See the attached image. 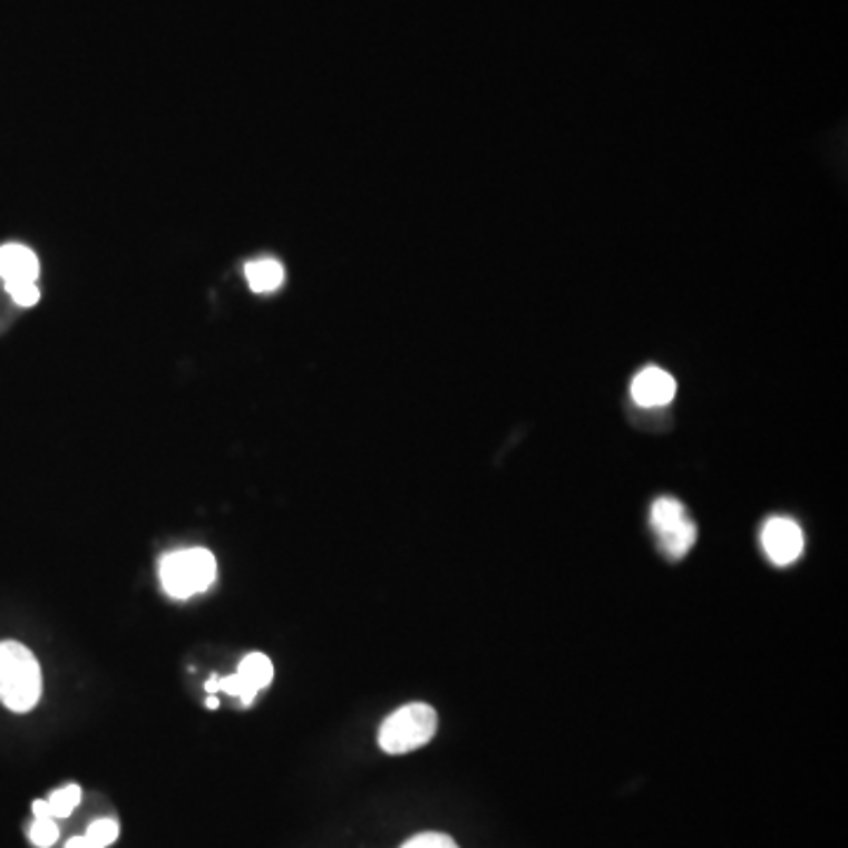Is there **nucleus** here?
<instances>
[{
	"label": "nucleus",
	"mask_w": 848,
	"mask_h": 848,
	"mask_svg": "<svg viewBox=\"0 0 848 848\" xmlns=\"http://www.w3.org/2000/svg\"><path fill=\"white\" fill-rule=\"evenodd\" d=\"M31 809H33V816H36V818H52V816H50L48 799H36Z\"/></svg>",
	"instance_id": "nucleus-16"
},
{
	"label": "nucleus",
	"mask_w": 848,
	"mask_h": 848,
	"mask_svg": "<svg viewBox=\"0 0 848 848\" xmlns=\"http://www.w3.org/2000/svg\"><path fill=\"white\" fill-rule=\"evenodd\" d=\"M401 848H460L458 841L444 832H420L410 837Z\"/></svg>",
	"instance_id": "nucleus-14"
},
{
	"label": "nucleus",
	"mask_w": 848,
	"mask_h": 848,
	"mask_svg": "<svg viewBox=\"0 0 848 848\" xmlns=\"http://www.w3.org/2000/svg\"><path fill=\"white\" fill-rule=\"evenodd\" d=\"M43 695L36 655L19 641H0V702L17 714L31 712Z\"/></svg>",
	"instance_id": "nucleus-1"
},
{
	"label": "nucleus",
	"mask_w": 848,
	"mask_h": 848,
	"mask_svg": "<svg viewBox=\"0 0 848 848\" xmlns=\"http://www.w3.org/2000/svg\"><path fill=\"white\" fill-rule=\"evenodd\" d=\"M38 276H40V262L31 247L22 243H8L0 247V281L36 283Z\"/></svg>",
	"instance_id": "nucleus-6"
},
{
	"label": "nucleus",
	"mask_w": 848,
	"mask_h": 848,
	"mask_svg": "<svg viewBox=\"0 0 848 848\" xmlns=\"http://www.w3.org/2000/svg\"><path fill=\"white\" fill-rule=\"evenodd\" d=\"M236 674L245 681V686H251L255 693L266 689L274 679V665L264 653H251L241 660Z\"/></svg>",
	"instance_id": "nucleus-9"
},
{
	"label": "nucleus",
	"mask_w": 848,
	"mask_h": 848,
	"mask_svg": "<svg viewBox=\"0 0 848 848\" xmlns=\"http://www.w3.org/2000/svg\"><path fill=\"white\" fill-rule=\"evenodd\" d=\"M205 705H208L211 710H217V708H220V700H217V695H211V698H208V702H205Z\"/></svg>",
	"instance_id": "nucleus-18"
},
{
	"label": "nucleus",
	"mask_w": 848,
	"mask_h": 848,
	"mask_svg": "<svg viewBox=\"0 0 848 848\" xmlns=\"http://www.w3.org/2000/svg\"><path fill=\"white\" fill-rule=\"evenodd\" d=\"M676 394V382L667 370L649 365L632 380V399L641 408L667 406Z\"/></svg>",
	"instance_id": "nucleus-5"
},
{
	"label": "nucleus",
	"mask_w": 848,
	"mask_h": 848,
	"mask_svg": "<svg viewBox=\"0 0 848 848\" xmlns=\"http://www.w3.org/2000/svg\"><path fill=\"white\" fill-rule=\"evenodd\" d=\"M158 575L165 594L184 602V598L208 592L215 585L217 558L205 547L177 549L160 558Z\"/></svg>",
	"instance_id": "nucleus-2"
},
{
	"label": "nucleus",
	"mask_w": 848,
	"mask_h": 848,
	"mask_svg": "<svg viewBox=\"0 0 848 848\" xmlns=\"http://www.w3.org/2000/svg\"><path fill=\"white\" fill-rule=\"evenodd\" d=\"M82 801V790L78 788V784H67V788H59L50 795L48 799V806H50V816L55 820L59 818H69L76 806Z\"/></svg>",
	"instance_id": "nucleus-11"
},
{
	"label": "nucleus",
	"mask_w": 848,
	"mask_h": 848,
	"mask_svg": "<svg viewBox=\"0 0 848 848\" xmlns=\"http://www.w3.org/2000/svg\"><path fill=\"white\" fill-rule=\"evenodd\" d=\"M245 281H247V285H251L253 293L264 295V293L279 291L285 281V272H283L281 262H276L272 257H262V260L245 264Z\"/></svg>",
	"instance_id": "nucleus-8"
},
{
	"label": "nucleus",
	"mask_w": 848,
	"mask_h": 848,
	"mask_svg": "<svg viewBox=\"0 0 848 848\" xmlns=\"http://www.w3.org/2000/svg\"><path fill=\"white\" fill-rule=\"evenodd\" d=\"M3 285H6L10 300L17 306H33L40 300V291H38L36 283H3Z\"/></svg>",
	"instance_id": "nucleus-15"
},
{
	"label": "nucleus",
	"mask_w": 848,
	"mask_h": 848,
	"mask_svg": "<svg viewBox=\"0 0 848 848\" xmlns=\"http://www.w3.org/2000/svg\"><path fill=\"white\" fill-rule=\"evenodd\" d=\"M655 535H657L660 552H663L667 558H674V562H679V558H684L691 552V547L695 545L698 526L686 516L684 522H679V524L660 530Z\"/></svg>",
	"instance_id": "nucleus-7"
},
{
	"label": "nucleus",
	"mask_w": 848,
	"mask_h": 848,
	"mask_svg": "<svg viewBox=\"0 0 848 848\" xmlns=\"http://www.w3.org/2000/svg\"><path fill=\"white\" fill-rule=\"evenodd\" d=\"M120 835V825L114 820V818H99L95 820L90 827L86 837L97 846V848H107L111 846Z\"/></svg>",
	"instance_id": "nucleus-12"
},
{
	"label": "nucleus",
	"mask_w": 848,
	"mask_h": 848,
	"mask_svg": "<svg viewBox=\"0 0 848 848\" xmlns=\"http://www.w3.org/2000/svg\"><path fill=\"white\" fill-rule=\"evenodd\" d=\"M65 848H97V846H95L86 835H82V837H74V839H69Z\"/></svg>",
	"instance_id": "nucleus-17"
},
{
	"label": "nucleus",
	"mask_w": 848,
	"mask_h": 848,
	"mask_svg": "<svg viewBox=\"0 0 848 848\" xmlns=\"http://www.w3.org/2000/svg\"><path fill=\"white\" fill-rule=\"evenodd\" d=\"M439 717L437 710L425 702H410V705L399 708L394 714H389L380 727L378 742L387 754H408L420 750L437 735Z\"/></svg>",
	"instance_id": "nucleus-3"
},
{
	"label": "nucleus",
	"mask_w": 848,
	"mask_h": 848,
	"mask_svg": "<svg viewBox=\"0 0 848 848\" xmlns=\"http://www.w3.org/2000/svg\"><path fill=\"white\" fill-rule=\"evenodd\" d=\"M29 839L36 848H50L59 839V827L55 818H36L29 827Z\"/></svg>",
	"instance_id": "nucleus-13"
},
{
	"label": "nucleus",
	"mask_w": 848,
	"mask_h": 848,
	"mask_svg": "<svg viewBox=\"0 0 848 848\" xmlns=\"http://www.w3.org/2000/svg\"><path fill=\"white\" fill-rule=\"evenodd\" d=\"M761 547L776 566H790L803 554V533L788 516H773L761 530Z\"/></svg>",
	"instance_id": "nucleus-4"
},
{
	"label": "nucleus",
	"mask_w": 848,
	"mask_h": 848,
	"mask_svg": "<svg viewBox=\"0 0 848 848\" xmlns=\"http://www.w3.org/2000/svg\"><path fill=\"white\" fill-rule=\"evenodd\" d=\"M686 507L674 498H657L651 507V526L655 533L665 530L679 522L686 519Z\"/></svg>",
	"instance_id": "nucleus-10"
}]
</instances>
